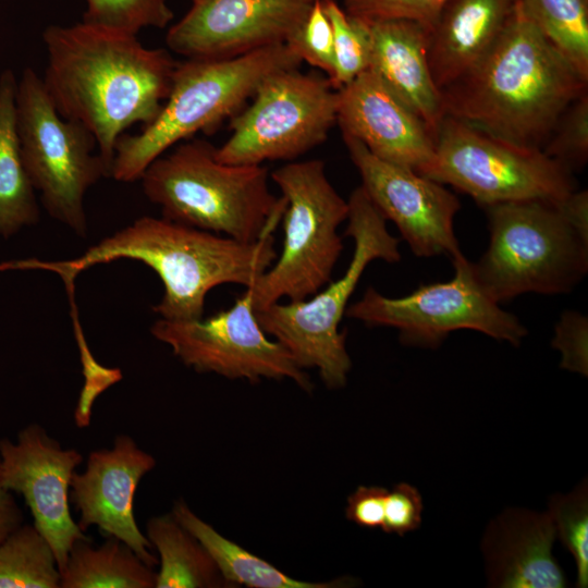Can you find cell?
<instances>
[{
	"instance_id": "obj_1",
	"label": "cell",
	"mask_w": 588,
	"mask_h": 588,
	"mask_svg": "<svg viewBox=\"0 0 588 588\" xmlns=\"http://www.w3.org/2000/svg\"><path fill=\"white\" fill-rule=\"evenodd\" d=\"M41 77L57 111L88 128L112 171L114 148L134 124L159 114L177 62L167 49L146 48L137 35L85 22L49 25L42 33Z\"/></svg>"
},
{
	"instance_id": "obj_2",
	"label": "cell",
	"mask_w": 588,
	"mask_h": 588,
	"mask_svg": "<svg viewBox=\"0 0 588 588\" xmlns=\"http://www.w3.org/2000/svg\"><path fill=\"white\" fill-rule=\"evenodd\" d=\"M588 81L528 19L518 1L485 57L441 90L445 115L510 143L541 149Z\"/></svg>"
},
{
	"instance_id": "obj_3",
	"label": "cell",
	"mask_w": 588,
	"mask_h": 588,
	"mask_svg": "<svg viewBox=\"0 0 588 588\" xmlns=\"http://www.w3.org/2000/svg\"><path fill=\"white\" fill-rule=\"evenodd\" d=\"M277 258L274 237L245 243L168 220L140 217L71 260L35 258L0 262V272L39 269L71 285L84 270L118 259L137 260L152 269L163 295L152 310L166 320H194L204 315L210 290L222 284L250 287Z\"/></svg>"
},
{
	"instance_id": "obj_4",
	"label": "cell",
	"mask_w": 588,
	"mask_h": 588,
	"mask_svg": "<svg viewBox=\"0 0 588 588\" xmlns=\"http://www.w3.org/2000/svg\"><path fill=\"white\" fill-rule=\"evenodd\" d=\"M204 139H186L140 176L146 197L173 222L252 243L275 230L286 203L262 164H229Z\"/></svg>"
},
{
	"instance_id": "obj_5",
	"label": "cell",
	"mask_w": 588,
	"mask_h": 588,
	"mask_svg": "<svg viewBox=\"0 0 588 588\" xmlns=\"http://www.w3.org/2000/svg\"><path fill=\"white\" fill-rule=\"evenodd\" d=\"M302 61L285 42L224 59L177 62L159 114L135 135L119 137L111 177L140 179L146 168L197 132H209L236 114L269 75L297 69Z\"/></svg>"
},
{
	"instance_id": "obj_6",
	"label": "cell",
	"mask_w": 588,
	"mask_h": 588,
	"mask_svg": "<svg viewBox=\"0 0 588 588\" xmlns=\"http://www.w3.org/2000/svg\"><path fill=\"white\" fill-rule=\"evenodd\" d=\"M347 203L344 235L353 238L354 250L344 274L307 299L278 302L255 311L262 330L281 343L301 368H316L330 389L344 387L352 368L347 333L340 331V323L364 271L375 260L393 264L402 258L399 238L389 232L387 220L362 185Z\"/></svg>"
},
{
	"instance_id": "obj_7",
	"label": "cell",
	"mask_w": 588,
	"mask_h": 588,
	"mask_svg": "<svg viewBox=\"0 0 588 588\" xmlns=\"http://www.w3.org/2000/svg\"><path fill=\"white\" fill-rule=\"evenodd\" d=\"M489 245L474 273L497 303L526 293H569L588 271V235L559 201L519 200L483 207Z\"/></svg>"
},
{
	"instance_id": "obj_8",
	"label": "cell",
	"mask_w": 588,
	"mask_h": 588,
	"mask_svg": "<svg viewBox=\"0 0 588 588\" xmlns=\"http://www.w3.org/2000/svg\"><path fill=\"white\" fill-rule=\"evenodd\" d=\"M286 207L282 248L273 264L245 289L255 311L285 298L307 299L330 281L343 250L338 228L348 203L333 187L320 159L289 162L270 174Z\"/></svg>"
},
{
	"instance_id": "obj_9",
	"label": "cell",
	"mask_w": 588,
	"mask_h": 588,
	"mask_svg": "<svg viewBox=\"0 0 588 588\" xmlns=\"http://www.w3.org/2000/svg\"><path fill=\"white\" fill-rule=\"evenodd\" d=\"M15 112L22 161L44 208L75 234L86 236L85 195L99 180L111 176L94 151L96 138L83 124L57 111L32 68H25L17 79Z\"/></svg>"
},
{
	"instance_id": "obj_10",
	"label": "cell",
	"mask_w": 588,
	"mask_h": 588,
	"mask_svg": "<svg viewBox=\"0 0 588 588\" xmlns=\"http://www.w3.org/2000/svg\"><path fill=\"white\" fill-rule=\"evenodd\" d=\"M421 175L469 195L482 207L560 201L577 189L573 173L541 149L519 146L444 115L434 156Z\"/></svg>"
},
{
	"instance_id": "obj_11",
	"label": "cell",
	"mask_w": 588,
	"mask_h": 588,
	"mask_svg": "<svg viewBox=\"0 0 588 588\" xmlns=\"http://www.w3.org/2000/svg\"><path fill=\"white\" fill-rule=\"evenodd\" d=\"M452 264L454 275L449 281L421 284L402 297H388L370 286L348 305L345 316L369 327L396 329L401 342L411 346L436 348L457 330L518 346L526 327L486 293L463 253Z\"/></svg>"
},
{
	"instance_id": "obj_12",
	"label": "cell",
	"mask_w": 588,
	"mask_h": 588,
	"mask_svg": "<svg viewBox=\"0 0 588 588\" xmlns=\"http://www.w3.org/2000/svg\"><path fill=\"white\" fill-rule=\"evenodd\" d=\"M252 103L233 115L231 135L216 148L229 164L292 160L322 144L336 123L338 89L328 77L297 69L266 77Z\"/></svg>"
},
{
	"instance_id": "obj_13",
	"label": "cell",
	"mask_w": 588,
	"mask_h": 588,
	"mask_svg": "<svg viewBox=\"0 0 588 588\" xmlns=\"http://www.w3.org/2000/svg\"><path fill=\"white\" fill-rule=\"evenodd\" d=\"M150 332L168 344L184 365L198 372L250 382L290 379L303 390H311L309 377L291 353L268 338L260 327L246 290L233 306L208 318H160Z\"/></svg>"
},
{
	"instance_id": "obj_14",
	"label": "cell",
	"mask_w": 588,
	"mask_h": 588,
	"mask_svg": "<svg viewBox=\"0 0 588 588\" xmlns=\"http://www.w3.org/2000/svg\"><path fill=\"white\" fill-rule=\"evenodd\" d=\"M362 187L387 221H392L418 257L462 254L454 231L458 198L443 184L372 155L363 143L343 135Z\"/></svg>"
},
{
	"instance_id": "obj_15",
	"label": "cell",
	"mask_w": 588,
	"mask_h": 588,
	"mask_svg": "<svg viewBox=\"0 0 588 588\" xmlns=\"http://www.w3.org/2000/svg\"><path fill=\"white\" fill-rule=\"evenodd\" d=\"M82 461L77 450L62 449L37 424L24 427L16 442L0 439L2 483L23 497L33 515V525L52 548L60 572L72 546L89 539L70 511L71 479Z\"/></svg>"
},
{
	"instance_id": "obj_16",
	"label": "cell",
	"mask_w": 588,
	"mask_h": 588,
	"mask_svg": "<svg viewBox=\"0 0 588 588\" xmlns=\"http://www.w3.org/2000/svg\"><path fill=\"white\" fill-rule=\"evenodd\" d=\"M170 26L168 48L187 59H224L285 42L311 3L299 0H192Z\"/></svg>"
},
{
	"instance_id": "obj_17",
	"label": "cell",
	"mask_w": 588,
	"mask_h": 588,
	"mask_svg": "<svg viewBox=\"0 0 588 588\" xmlns=\"http://www.w3.org/2000/svg\"><path fill=\"white\" fill-rule=\"evenodd\" d=\"M155 466L154 456L130 436L120 434L112 449L89 453L85 470L73 474L70 487V502L79 512L83 531L97 526L101 535L121 540L151 567L158 559L137 526L134 498L139 481Z\"/></svg>"
},
{
	"instance_id": "obj_18",
	"label": "cell",
	"mask_w": 588,
	"mask_h": 588,
	"mask_svg": "<svg viewBox=\"0 0 588 588\" xmlns=\"http://www.w3.org/2000/svg\"><path fill=\"white\" fill-rule=\"evenodd\" d=\"M336 123L376 157L421 174L434 156V138L371 70L338 89Z\"/></svg>"
},
{
	"instance_id": "obj_19",
	"label": "cell",
	"mask_w": 588,
	"mask_h": 588,
	"mask_svg": "<svg viewBox=\"0 0 588 588\" xmlns=\"http://www.w3.org/2000/svg\"><path fill=\"white\" fill-rule=\"evenodd\" d=\"M555 539L547 511L504 510L488 524L481 541L488 586L566 587L565 574L552 553Z\"/></svg>"
},
{
	"instance_id": "obj_20",
	"label": "cell",
	"mask_w": 588,
	"mask_h": 588,
	"mask_svg": "<svg viewBox=\"0 0 588 588\" xmlns=\"http://www.w3.org/2000/svg\"><path fill=\"white\" fill-rule=\"evenodd\" d=\"M369 69L425 123L433 138L444 118L428 61L429 26L406 19L367 20Z\"/></svg>"
},
{
	"instance_id": "obj_21",
	"label": "cell",
	"mask_w": 588,
	"mask_h": 588,
	"mask_svg": "<svg viewBox=\"0 0 588 588\" xmlns=\"http://www.w3.org/2000/svg\"><path fill=\"white\" fill-rule=\"evenodd\" d=\"M516 0H448L429 27L428 61L443 90L467 74L490 50Z\"/></svg>"
},
{
	"instance_id": "obj_22",
	"label": "cell",
	"mask_w": 588,
	"mask_h": 588,
	"mask_svg": "<svg viewBox=\"0 0 588 588\" xmlns=\"http://www.w3.org/2000/svg\"><path fill=\"white\" fill-rule=\"evenodd\" d=\"M14 72L0 74V236L9 238L40 219L36 191L24 168L16 133Z\"/></svg>"
},
{
	"instance_id": "obj_23",
	"label": "cell",
	"mask_w": 588,
	"mask_h": 588,
	"mask_svg": "<svg viewBox=\"0 0 588 588\" xmlns=\"http://www.w3.org/2000/svg\"><path fill=\"white\" fill-rule=\"evenodd\" d=\"M176 520L207 549L221 575L233 587L249 588H333L345 587L347 580L313 583L290 577L274 565L219 534L179 500L172 512Z\"/></svg>"
},
{
	"instance_id": "obj_24",
	"label": "cell",
	"mask_w": 588,
	"mask_h": 588,
	"mask_svg": "<svg viewBox=\"0 0 588 588\" xmlns=\"http://www.w3.org/2000/svg\"><path fill=\"white\" fill-rule=\"evenodd\" d=\"M146 537L160 559L156 588H232L207 549L172 513L151 517Z\"/></svg>"
},
{
	"instance_id": "obj_25",
	"label": "cell",
	"mask_w": 588,
	"mask_h": 588,
	"mask_svg": "<svg viewBox=\"0 0 588 588\" xmlns=\"http://www.w3.org/2000/svg\"><path fill=\"white\" fill-rule=\"evenodd\" d=\"M156 575L127 544L114 537L99 547L76 541L61 571L60 588H154Z\"/></svg>"
},
{
	"instance_id": "obj_26",
	"label": "cell",
	"mask_w": 588,
	"mask_h": 588,
	"mask_svg": "<svg viewBox=\"0 0 588 588\" xmlns=\"http://www.w3.org/2000/svg\"><path fill=\"white\" fill-rule=\"evenodd\" d=\"M52 548L34 525L23 524L0 542V588H60Z\"/></svg>"
},
{
	"instance_id": "obj_27",
	"label": "cell",
	"mask_w": 588,
	"mask_h": 588,
	"mask_svg": "<svg viewBox=\"0 0 588 588\" xmlns=\"http://www.w3.org/2000/svg\"><path fill=\"white\" fill-rule=\"evenodd\" d=\"M528 19L588 81V0H517Z\"/></svg>"
},
{
	"instance_id": "obj_28",
	"label": "cell",
	"mask_w": 588,
	"mask_h": 588,
	"mask_svg": "<svg viewBox=\"0 0 588 588\" xmlns=\"http://www.w3.org/2000/svg\"><path fill=\"white\" fill-rule=\"evenodd\" d=\"M333 32L334 71L329 79L339 89L369 69L370 37L364 19L348 14L334 0H322Z\"/></svg>"
},
{
	"instance_id": "obj_29",
	"label": "cell",
	"mask_w": 588,
	"mask_h": 588,
	"mask_svg": "<svg viewBox=\"0 0 588 588\" xmlns=\"http://www.w3.org/2000/svg\"><path fill=\"white\" fill-rule=\"evenodd\" d=\"M549 513L555 537L571 553L576 565V586H588V485L581 480L566 494L558 493L549 500Z\"/></svg>"
},
{
	"instance_id": "obj_30",
	"label": "cell",
	"mask_w": 588,
	"mask_h": 588,
	"mask_svg": "<svg viewBox=\"0 0 588 588\" xmlns=\"http://www.w3.org/2000/svg\"><path fill=\"white\" fill-rule=\"evenodd\" d=\"M83 22L137 35L146 27L164 28L174 17L168 0H86Z\"/></svg>"
},
{
	"instance_id": "obj_31",
	"label": "cell",
	"mask_w": 588,
	"mask_h": 588,
	"mask_svg": "<svg viewBox=\"0 0 588 588\" xmlns=\"http://www.w3.org/2000/svg\"><path fill=\"white\" fill-rule=\"evenodd\" d=\"M541 150L574 173L588 160V93L560 115Z\"/></svg>"
},
{
	"instance_id": "obj_32",
	"label": "cell",
	"mask_w": 588,
	"mask_h": 588,
	"mask_svg": "<svg viewBox=\"0 0 588 588\" xmlns=\"http://www.w3.org/2000/svg\"><path fill=\"white\" fill-rule=\"evenodd\" d=\"M285 44L302 62L321 70L330 79L334 71L333 32L322 0L314 1Z\"/></svg>"
},
{
	"instance_id": "obj_33",
	"label": "cell",
	"mask_w": 588,
	"mask_h": 588,
	"mask_svg": "<svg viewBox=\"0 0 588 588\" xmlns=\"http://www.w3.org/2000/svg\"><path fill=\"white\" fill-rule=\"evenodd\" d=\"M448 0H343L344 10L367 20L406 19L431 26Z\"/></svg>"
},
{
	"instance_id": "obj_34",
	"label": "cell",
	"mask_w": 588,
	"mask_h": 588,
	"mask_svg": "<svg viewBox=\"0 0 588 588\" xmlns=\"http://www.w3.org/2000/svg\"><path fill=\"white\" fill-rule=\"evenodd\" d=\"M588 319L577 310H565L555 324L552 345L562 354L561 367L587 376Z\"/></svg>"
},
{
	"instance_id": "obj_35",
	"label": "cell",
	"mask_w": 588,
	"mask_h": 588,
	"mask_svg": "<svg viewBox=\"0 0 588 588\" xmlns=\"http://www.w3.org/2000/svg\"><path fill=\"white\" fill-rule=\"evenodd\" d=\"M422 510V498L418 489L407 482H400L388 490L381 528L387 534L397 536L412 532L421 525Z\"/></svg>"
},
{
	"instance_id": "obj_36",
	"label": "cell",
	"mask_w": 588,
	"mask_h": 588,
	"mask_svg": "<svg viewBox=\"0 0 588 588\" xmlns=\"http://www.w3.org/2000/svg\"><path fill=\"white\" fill-rule=\"evenodd\" d=\"M388 489L378 486H359L350 494L345 507L348 520L365 528L382 526Z\"/></svg>"
},
{
	"instance_id": "obj_37",
	"label": "cell",
	"mask_w": 588,
	"mask_h": 588,
	"mask_svg": "<svg viewBox=\"0 0 588 588\" xmlns=\"http://www.w3.org/2000/svg\"><path fill=\"white\" fill-rule=\"evenodd\" d=\"M24 515L13 495L1 479L0 468V542L23 525Z\"/></svg>"
},
{
	"instance_id": "obj_38",
	"label": "cell",
	"mask_w": 588,
	"mask_h": 588,
	"mask_svg": "<svg viewBox=\"0 0 588 588\" xmlns=\"http://www.w3.org/2000/svg\"><path fill=\"white\" fill-rule=\"evenodd\" d=\"M301 2H304V3H313L314 1L316 0H299Z\"/></svg>"
}]
</instances>
